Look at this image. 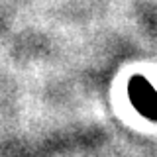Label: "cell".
<instances>
[{
  "label": "cell",
  "instance_id": "cell-1",
  "mask_svg": "<svg viewBox=\"0 0 157 157\" xmlns=\"http://www.w3.org/2000/svg\"><path fill=\"white\" fill-rule=\"evenodd\" d=\"M130 98L134 102V106L141 112L144 116L157 120V92L153 86L145 81V78L137 77L132 81L130 85Z\"/></svg>",
  "mask_w": 157,
  "mask_h": 157
}]
</instances>
